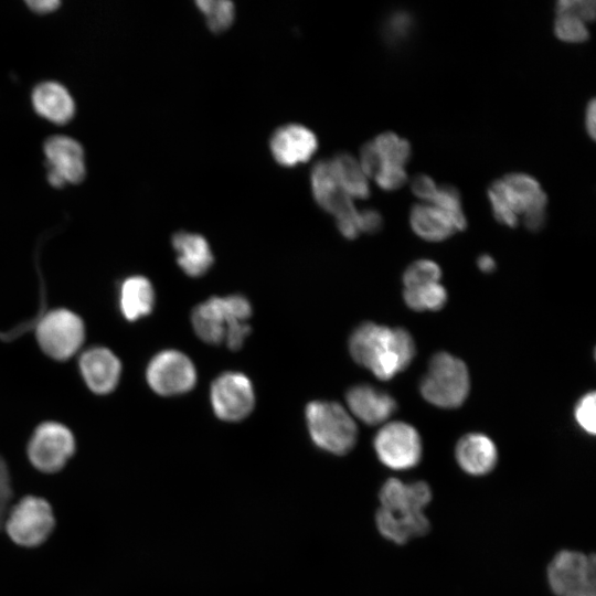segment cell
<instances>
[{"instance_id":"cell-42","label":"cell","mask_w":596,"mask_h":596,"mask_svg":"<svg viewBox=\"0 0 596 596\" xmlns=\"http://www.w3.org/2000/svg\"><path fill=\"white\" fill-rule=\"evenodd\" d=\"M595 99H590L586 107L585 125L592 139H595Z\"/></svg>"},{"instance_id":"cell-12","label":"cell","mask_w":596,"mask_h":596,"mask_svg":"<svg viewBox=\"0 0 596 596\" xmlns=\"http://www.w3.org/2000/svg\"><path fill=\"white\" fill-rule=\"evenodd\" d=\"M210 400L215 415L237 422L251 414L255 405L252 382L241 372H224L211 385Z\"/></svg>"},{"instance_id":"cell-25","label":"cell","mask_w":596,"mask_h":596,"mask_svg":"<svg viewBox=\"0 0 596 596\" xmlns=\"http://www.w3.org/2000/svg\"><path fill=\"white\" fill-rule=\"evenodd\" d=\"M403 297L405 304L412 310L436 311L445 306L447 301V291L439 283H429L405 287Z\"/></svg>"},{"instance_id":"cell-24","label":"cell","mask_w":596,"mask_h":596,"mask_svg":"<svg viewBox=\"0 0 596 596\" xmlns=\"http://www.w3.org/2000/svg\"><path fill=\"white\" fill-rule=\"evenodd\" d=\"M329 160L338 184L351 199H366L369 196L368 178L358 159L350 153L341 152Z\"/></svg>"},{"instance_id":"cell-38","label":"cell","mask_w":596,"mask_h":596,"mask_svg":"<svg viewBox=\"0 0 596 596\" xmlns=\"http://www.w3.org/2000/svg\"><path fill=\"white\" fill-rule=\"evenodd\" d=\"M412 192L424 201H433L437 193V185L434 180L426 174H417L411 181Z\"/></svg>"},{"instance_id":"cell-14","label":"cell","mask_w":596,"mask_h":596,"mask_svg":"<svg viewBox=\"0 0 596 596\" xmlns=\"http://www.w3.org/2000/svg\"><path fill=\"white\" fill-rule=\"evenodd\" d=\"M318 149V138L308 127L286 124L278 127L269 138V150L281 167L292 168L311 159Z\"/></svg>"},{"instance_id":"cell-21","label":"cell","mask_w":596,"mask_h":596,"mask_svg":"<svg viewBox=\"0 0 596 596\" xmlns=\"http://www.w3.org/2000/svg\"><path fill=\"white\" fill-rule=\"evenodd\" d=\"M36 113L55 124L67 123L75 113L74 100L68 91L56 82H43L32 92Z\"/></svg>"},{"instance_id":"cell-20","label":"cell","mask_w":596,"mask_h":596,"mask_svg":"<svg viewBox=\"0 0 596 596\" xmlns=\"http://www.w3.org/2000/svg\"><path fill=\"white\" fill-rule=\"evenodd\" d=\"M501 181L505 199L517 215L545 210L546 194L533 177L515 172Z\"/></svg>"},{"instance_id":"cell-36","label":"cell","mask_w":596,"mask_h":596,"mask_svg":"<svg viewBox=\"0 0 596 596\" xmlns=\"http://www.w3.org/2000/svg\"><path fill=\"white\" fill-rule=\"evenodd\" d=\"M358 161L366 178H374L383 167V160L373 141L362 146Z\"/></svg>"},{"instance_id":"cell-13","label":"cell","mask_w":596,"mask_h":596,"mask_svg":"<svg viewBox=\"0 0 596 596\" xmlns=\"http://www.w3.org/2000/svg\"><path fill=\"white\" fill-rule=\"evenodd\" d=\"M47 160V179L53 187L65 182L77 183L85 175L84 150L73 138L67 136L50 137L44 143Z\"/></svg>"},{"instance_id":"cell-2","label":"cell","mask_w":596,"mask_h":596,"mask_svg":"<svg viewBox=\"0 0 596 596\" xmlns=\"http://www.w3.org/2000/svg\"><path fill=\"white\" fill-rule=\"evenodd\" d=\"M353 360L380 380L389 381L404 371L415 355L412 334L403 328L364 322L349 339Z\"/></svg>"},{"instance_id":"cell-28","label":"cell","mask_w":596,"mask_h":596,"mask_svg":"<svg viewBox=\"0 0 596 596\" xmlns=\"http://www.w3.org/2000/svg\"><path fill=\"white\" fill-rule=\"evenodd\" d=\"M434 205L438 207L453 223L455 230L466 228L467 221L461 207L460 194L456 188L444 185L437 190L433 199Z\"/></svg>"},{"instance_id":"cell-26","label":"cell","mask_w":596,"mask_h":596,"mask_svg":"<svg viewBox=\"0 0 596 596\" xmlns=\"http://www.w3.org/2000/svg\"><path fill=\"white\" fill-rule=\"evenodd\" d=\"M196 6L214 33L227 30L235 18L234 3L227 0H199Z\"/></svg>"},{"instance_id":"cell-32","label":"cell","mask_w":596,"mask_h":596,"mask_svg":"<svg viewBox=\"0 0 596 596\" xmlns=\"http://www.w3.org/2000/svg\"><path fill=\"white\" fill-rule=\"evenodd\" d=\"M595 407L596 395L592 391L583 395L574 408V418L577 425L589 435H594L596 432Z\"/></svg>"},{"instance_id":"cell-23","label":"cell","mask_w":596,"mask_h":596,"mask_svg":"<svg viewBox=\"0 0 596 596\" xmlns=\"http://www.w3.org/2000/svg\"><path fill=\"white\" fill-rule=\"evenodd\" d=\"M409 223L416 235L429 242L444 241L456 231L445 213L426 203H418L412 207Z\"/></svg>"},{"instance_id":"cell-35","label":"cell","mask_w":596,"mask_h":596,"mask_svg":"<svg viewBox=\"0 0 596 596\" xmlns=\"http://www.w3.org/2000/svg\"><path fill=\"white\" fill-rule=\"evenodd\" d=\"M377 185L386 191H393L404 185L407 174L403 167L384 164L374 177Z\"/></svg>"},{"instance_id":"cell-22","label":"cell","mask_w":596,"mask_h":596,"mask_svg":"<svg viewBox=\"0 0 596 596\" xmlns=\"http://www.w3.org/2000/svg\"><path fill=\"white\" fill-rule=\"evenodd\" d=\"M155 306V289L148 278L141 275L127 277L119 294V307L128 321H136L149 315Z\"/></svg>"},{"instance_id":"cell-11","label":"cell","mask_w":596,"mask_h":596,"mask_svg":"<svg viewBox=\"0 0 596 596\" xmlns=\"http://www.w3.org/2000/svg\"><path fill=\"white\" fill-rule=\"evenodd\" d=\"M196 370L191 359L178 350H163L148 363L146 379L150 389L159 395H179L192 390L196 383Z\"/></svg>"},{"instance_id":"cell-1","label":"cell","mask_w":596,"mask_h":596,"mask_svg":"<svg viewBox=\"0 0 596 596\" xmlns=\"http://www.w3.org/2000/svg\"><path fill=\"white\" fill-rule=\"evenodd\" d=\"M430 487L424 481L406 483L397 478L387 479L380 489V508L375 514L379 532L395 544H405L429 531L424 513L432 500Z\"/></svg>"},{"instance_id":"cell-40","label":"cell","mask_w":596,"mask_h":596,"mask_svg":"<svg viewBox=\"0 0 596 596\" xmlns=\"http://www.w3.org/2000/svg\"><path fill=\"white\" fill-rule=\"evenodd\" d=\"M524 225L530 231H539L545 222V210L529 212L523 215Z\"/></svg>"},{"instance_id":"cell-37","label":"cell","mask_w":596,"mask_h":596,"mask_svg":"<svg viewBox=\"0 0 596 596\" xmlns=\"http://www.w3.org/2000/svg\"><path fill=\"white\" fill-rule=\"evenodd\" d=\"M12 497L10 475L4 459L0 456V526L3 524L9 511Z\"/></svg>"},{"instance_id":"cell-41","label":"cell","mask_w":596,"mask_h":596,"mask_svg":"<svg viewBox=\"0 0 596 596\" xmlns=\"http://www.w3.org/2000/svg\"><path fill=\"white\" fill-rule=\"evenodd\" d=\"M26 4L31 10L45 13L55 10L60 6V1L56 0H29Z\"/></svg>"},{"instance_id":"cell-8","label":"cell","mask_w":596,"mask_h":596,"mask_svg":"<svg viewBox=\"0 0 596 596\" xmlns=\"http://www.w3.org/2000/svg\"><path fill=\"white\" fill-rule=\"evenodd\" d=\"M547 582L556 596H596L594 555L560 551L547 566Z\"/></svg>"},{"instance_id":"cell-10","label":"cell","mask_w":596,"mask_h":596,"mask_svg":"<svg viewBox=\"0 0 596 596\" xmlns=\"http://www.w3.org/2000/svg\"><path fill=\"white\" fill-rule=\"evenodd\" d=\"M373 445L379 460L393 470L414 468L422 458L421 436L404 422L384 425L375 435Z\"/></svg>"},{"instance_id":"cell-27","label":"cell","mask_w":596,"mask_h":596,"mask_svg":"<svg viewBox=\"0 0 596 596\" xmlns=\"http://www.w3.org/2000/svg\"><path fill=\"white\" fill-rule=\"evenodd\" d=\"M374 145L384 164L401 166L411 157V145L394 132H383L374 139Z\"/></svg>"},{"instance_id":"cell-30","label":"cell","mask_w":596,"mask_h":596,"mask_svg":"<svg viewBox=\"0 0 596 596\" xmlns=\"http://www.w3.org/2000/svg\"><path fill=\"white\" fill-rule=\"evenodd\" d=\"M488 198L496 220L501 224L514 227L518 224V215L512 211L505 199L501 180H497L490 185Z\"/></svg>"},{"instance_id":"cell-34","label":"cell","mask_w":596,"mask_h":596,"mask_svg":"<svg viewBox=\"0 0 596 596\" xmlns=\"http://www.w3.org/2000/svg\"><path fill=\"white\" fill-rule=\"evenodd\" d=\"M557 15H571L589 21L595 18V2L589 0H560L556 3Z\"/></svg>"},{"instance_id":"cell-19","label":"cell","mask_w":596,"mask_h":596,"mask_svg":"<svg viewBox=\"0 0 596 596\" xmlns=\"http://www.w3.org/2000/svg\"><path fill=\"white\" fill-rule=\"evenodd\" d=\"M177 262L184 274L199 277L207 273L214 256L206 238L198 233L179 231L172 236Z\"/></svg>"},{"instance_id":"cell-33","label":"cell","mask_w":596,"mask_h":596,"mask_svg":"<svg viewBox=\"0 0 596 596\" xmlns=\"http://www.w3.org/2000/svg\"><path fill=\"white\" fill-rule=\"evenodd\" d=\"M413 26V18L406 11L392 13L384 24V35L391 42H397L408 36Z\"/></svg>"},{"instance_id":"cell-29","label":"cell","mask_w":596,"mask_h":596,"mask_svg":"<svg viewBox=\"0 0 596 596\" xmlns=\"http://www.w3.org/2000/svg\"><path fill=\"white\" fill-rule=\"evenodd\" d=\"M441 270L438 264L430 259H419L412 263L403 275L405 287H412L429 283H439Z\"/></svg>"},{"instance_id":"cell-31","label":"cell","mask_w":596,"mask_h":596,"mask_svg":"<svg viewBox=\"0 0 596 596\" xmlns=\"http://www.w3.org/2000/svg\"><path fill=\"white\" fill-rule=\"evenodd\" d=\"M555 35L570 43H581L588 39V30L585 23L571 15H557L554 22Z\"/></svg>"},{"instance_id":"cell-18","label":"cell","mask_w":596,"mask_h":596,"mask_svg":"<svg viewBox=\"0 0 596 596\" xmlns=\"http://www.w3.org/2000/svg\"><path fill=\"white\" fill-rule=\"evenodd\" d=\"M455 457L457 464L466 473L485 476L496 467L498 449L487 435L469 433L458 440Z\"/></svg>"},{"instance_id":"cell-4","label":"cell","mask_w":596,"mask_h":596,"mask_svg":"<svg viewBox=\"0 0 596 596\" xmlns=\"http://www.w3.org/2000/svg\"><path fill=\"white\" fill-rule=\"evenodd\" d=\"M306 423L315 445L327 453L341 456L356 443L358 427L353 417L336 402H310L306 407Z\"/></svg>"},{"instance_id":"cell-3","label":"cell","mask_w":596,"mask_h":596,"mask_svg":"<svg viewBox=\"0 0 596 596\" xmlns=\"http://www.w3.org/2000/svg\"><path fill=\"white\" fill-rule=\"evenodd\" d=\"M252 306L242 295L211 297L199 304L191 313L195 334L205 343L220 344L236 351L251 332L247 323Z\"/></svg>"},{"instance_id":"cell-15","label":"cell","mask_w":596,"mask_h":596,"mask_svg":"<svg viewBox=\"0 0 596 596\" xmlns=\"http://www.w3.org/2000/svg\"><path fill=\"white\" fill-rule=\"evenodd\" d=\"M310 188L316 203L336 221L352 217L358 210L338 184L330 160L317 161L310 172Z\"/></svg>"},{"instance_id":"cell-9","label":"cell","mask_w":596,"mask_h":596,"mask_svg":"<svg viewBox=\"0 0 596 596\" xmlns=\"http://www.w3.org/2000/svg\"><path fill=\"white\" fill-rule=\"evenodd\" d=\"M73 433L58 422L41 423L33 432L26 448L32 466L45 473L61 470L75 451Z\"/></svg>"},{"instance_id":"cell-39","label":"cell","mask_w":596,"mask_h":596,"mask_svg":"<svg viewBox=\"0 0 596 596\" xmlns=\"http://www.w3.org/2000/svg\"><path fill=\"white\" fill-rule=\"evenodd\" d=\"M358 223L360 233H375L382 227L383 219L377 211L373 209H366L363 211H359Z\"/></svg>"},{"instance_id":"cell-17","label":"cell","mask_w":596,"mask_h":596,"mask_svg":"<svg viewBox=\"0 0 596 596\" xmlns=\"http://www.w3.org/2000/svg\"><path fill=\"white\" fill-rule=\"evenodd\" d=\"M345 401L351 414L368 425L383 423L397 406L390 394L369 384H359L349 389Z\"/></svg>"},{"instance_id":"cell-43","label":"cell","mask_w":596,"mask_h":596,"mask_svg":"<svg viewBox=\"0 0 596 596\" xmlns=\"http://www.w3.org/2000/svg\"><path fill=\"white\" fill-rule=\"evenodd\" d=\"M479 269L483 273H491L496 268V263L490 255H481L477 260Z\"/></svg>"},{"instance_id":"cell-16","label":"cell","mask_w":596,"mask_h":596,"mask_svg":"<svg viewBox=\"0 0 596 596\" xmlns=\"http://www.w3.org/2000/svg\"><path fill=\"white\" fill-rule=\"evenodd\" d=\"M81 374L87 387L96 394H108L118 385L121 363L116 354L105 347H93L78 360Z\"/></svg>"},{"instance_id":"cell-7","label":"cell","mask_w":596,"mask_h":596,"mask_svg":"<svg viewBox=\"0 0 596 596\" xmlns=\"http://www.w3.org/2000/svg\"><path fill=\"white\" fill-rule=\"evenodd\" d=\"M3 524L9 538L15 544L34 547L50 536L55 518L51 504L45 499L26 496L8 511Z\"/></svg>"},{"instance_id":"cell-5","label":"cell","mask_w":596,"mask_h":596,"mask_svg":"<svg viewBox=\"0 0 596 596\" xmlns=\"http://www.w3.org/2000/svg\"><path fill=\"white\" fill-rule=\"evenodd\" d=\"M470 379L466 364L448 352H438L429 361L419 391L430 404L441 408L459 407L468 396Z\"/></svg>"},{"instance_id":"cell-6","label":"cell","mask_w":596,"mask_h":596,"mask_svg":"<svg viewBox=\"0 0 596 596\" xmlns=\"http://www.w3.org/2000/svg\"><path fill=\"white\" fill-rule=\"evenodd\" d=\"M35 337L46 355L65 361L82 347L85 340V324L82 318L70 309H53L39 320Z\"/></svg>"}]
</instances>
